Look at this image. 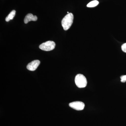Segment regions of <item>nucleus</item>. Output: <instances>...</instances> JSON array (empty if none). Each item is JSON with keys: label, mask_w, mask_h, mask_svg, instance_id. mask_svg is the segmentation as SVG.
<instances>
[{"label": "nucleus", "mask_w": 126, "mask_h": 126, "mask_svg": "<svg viewBox=\"0 0 126 126\" xmlns=\"http://www.w3.org/2000/svg\"><path fill=\"white\" fill-rule=\"evenodd\" d=\"M75 84L79 88H83L87 86V82L86 77L83 75L78 74L75 78Z\"/></svg>", "instance_id": "2"}, {"label": "nucleus", "mask_w": 126, "mask_h": 126, "mask_svg": "<svg viewBox=\"0 0 126 126\" xmlns=\"http://www.w3.org/2000/svg\"><path fill=\"white\" fill-rule=\"evenodd\" d=\"M16 11L15 10H13L10 14L7 16V17L5 18V21L7 22H8L11 20H12L14 18V16L16 15Z\"/></svg>", "instance_id": "7"}, {"label": "nucleus", "mask_w": 126, "mask_h": 126, "mask_svg": "<svg viewBox=\"0 0 126 126\" xmlns=\"http://www.w3.org/2000/svg\"><path fill=\"white\" fill-rule=\"evenodd\" d=\"M37 19H38V18L36 16H33L31 14H27V15L26 16L24 20V22L25 24H27L29 21H36Z\"/></svg>", "instance_id": "6"}, {"label": "nucleus", "mask_w": 126, "mask_h": 126, "mask_svg": "<svg viewBox=\"0 0 126 126\" xmlns=\"http://www.w3.org/2000/svg\"><path fill=\"white\" fill-rule=\"evenodd\" d=\"M55 44L54 41H46L39 46V48L44 51H49L54 49Z\"/></svg>", "instance_id": "3"}, {"label": "nucleus", "mask_w": 126, "mask_h": 126, "mask_svg": "<svg viewBox=\"0 0 126 126\" xmlns=\"http://www.w3.org/2000/svg\"><path fill=\"white\" fill-rule=\"evenodd\" d=\"M121 48L123 52L126 53V43L122 45Z\"/></svg>", "instance_id": "10"}, {"label": "nucleus", "mask_w": 126, "mask_h": 126, "mask_svg": "<svg viewBox=\"0 0 126 126\" xmlns=\"http://www.w3.org/2000/svg\"><path fill=\"white\" fill-rule=\"evenodd\" d=\"M99 4V2L97 0L92 1L89 3L87 5V7H93L97 6Z\"/></svg>", "instance_id": "8"}, {"label": "nucleus", "mask_w": 126, "mask_h": 126, "mask_svg": "<svg viewBox=\"0 0 126 126\" xmlns=\"http://www.w3.org/2000/svg\"><path fill=\"white\" fill-rule=\"evenodd\" d=\"M69 106L75 110L80 111L84 109L85 104L82 102L76 101L70 103H69Z\"/></svg>", "instance_id": "4"}, {"label": "nucleus", "mask_w": 126, "mask_h": 126, "mask_svg": "<svg viewBox=\"0 0 126 126\" xmlns=\"http://www.w3.org/2000/svg\"><path fill=\"white\" fill-rule=\"evenodd\" d=\"M121 82L122 83H124L126 81V75H122L121 76Z\"/></svg>", "instance_id": "9"}, {"label": "nucleus", "mask_w": 126, "mask_h": 126, "mask_svg": "<svg viewBox=\"0 0 126 126\" xmlns=\"http://www.w3.org/2000/svg\"><path fill=\"white\" fill-rule=\"evenodd\" d=\"M67 13H68V14H69V13L68 12H67Z\"/></svg>", "instance_id": "11"}, {"label": "nucleus", "mask_w": 126, "mask_h": 126, "mask_svg": "<svg viewBox=\"0 0 126 126\" xmlns=\"http://www.w3.org/2000/svg\"><path fill=\"white\" fill-rule=\"evenodd\" d=\"M73 19V15L71 13H69L64 17L61 21V24L64 30H67L70 28Z\"/></svg>", "instance_id": "1"}, {"label": "nucleus", "mask_w": 126, "mask_h": 126, "mask_svg": "<svg viewBox=\"0 0 126 126\" xmlns=\"http://www.w3.org/2000/svg\"><path fill=\"white\" fill-rule=\"evenodd\" d=\"M39 60H35L28 64L27 68L30 71H33L36 70L40 64Z\"/></svg>", "instance_id": "5"}]
</instances>
